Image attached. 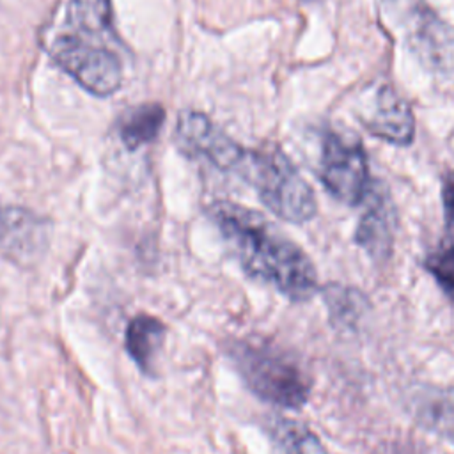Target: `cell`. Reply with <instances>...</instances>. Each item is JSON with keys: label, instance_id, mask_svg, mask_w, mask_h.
Masks as SVG:
<instances>
[{"label": "cell", "instance_id": "obj_16", "mask_svg": "<svg viewBox=\"0 0 454 454\" xmlns=\"http://www.w3.org/2000/svg\"><path fill=\"white\" fill-rule=\"evenodd\" d=\"M426 270L433 275L438 286L454 296V245L443 247L429 254L424 261Z\"/></svg>", "mask_w": 454, "mask_h": 454}, {"label": "cell", "instance_id": "obj_8", "mask_svg": "<svg viewBox=\"0 0 454 454\" xmlns=\"http://www.w3.org/2000/svg\"><path fill=\"white\" fill-rule=\"evenodd\" d=\"M50 223L21 206H0V252L14 264H34L46 250Z\"/></svg>", "mask_w": 454, "mask_h": 454}, {"label": "cell", "instance_id": "obj_17", "mask_svg": "<svg viewBox=\"0 0 454 454\" xmlns=\"http://www.w3.org/2000/svg\"><path fill=\"white\" fill-rule=\"evenodd\" d=\"M442 204L445 222L454 229V170L445 174L442 179Z\"/></svg>", "mask_w": 454, "mask_h": 454}, {"label": "cell", "instance_id": "obj_7", "mask_svg": "<svg viewBox=\"0 0 454 454\" xmlns=\"http://www.w3.org/2000/svg\"><path fill=\"white\" fill-rule=\"evenodd\" d=\"M176 142L183 153L202 158L223 172H239L248 153L202 112H183L179 115Z\"/></svg>", "mask_w": 454, "mask_h": 454}, {"label": "cell", "instance_id": "obj_5", "mask_svg": "<svg viewBox=\"0 0 454 454\" xmlns=\"http://www.w3.org/2000/svg\"><path fill=\"white\" fill-rule=\"evenodd\" d=\"M50 55L64 73L94 96H112L121 87V60L101 44L66 32L53 41Z\"/></svg>", "mask_w": 454, "mask_h": 454}, {"label": "cell", "instance_id": "obj_6", "mask_svg": "<svg viewBox=\"0 0 454 454\" xmlns=\"http://www.w3.org/2000/svg\"><path fill=\"white\" fill-rule=\"evenodd\" d=\"M319 179L337 200L348 206L364 202L372 183L362 142L342 133H328L321 147Z\"/></svg>", "mask_w": 454, "mask_h": 454}, {"label": "cell", "instance_id": "obj_2", "mask_svg": "<svg viewBox=\"0 0 454 454\" xmlns=\"http://www.w3.org/2000/svg\"><path fill=\"white\" fill-rule=\"evenodd\" d=\"M227 351L238 374L259 399L284 408H300L307 403L310 380L301 365L280 348L234 340Z\"/></svg>", "mask_w": 454, "mask_h": 454}, {"label": "cell", "instance_id": "obj_11", "mask_svg": "<svg viewBox=\"0 0 454 454\" xmlns=\"http://www.w3.org/2000/svg\"><path fill=\"white\" fill-rule=\"evenodd\" d=\"M165 340V325L147 314L135 316L128 326L124 335V346L131 360L137 364V367L149 374L154 369L156 356L163 346Z\"/></svg>", "mask_w": 454, "mask_h": 454}, {"label": "cell", "instance_id": "obj_10", "mask_svg": "<svg viewBox=\"0 0 454 454\" xmlns=\"http://www.w3.org/2000/svg\"><path fill=\"white\" fill-rule=\"evenodd\" d=\"M365 200L369 206L358 223L355 238L356 243L367 250V254H371L374 259H383L392 248L395 225L394 207L380 183L372 184Z\"/></svg>", "mask_w": 454, "mask_h": 454}, {"label": "cell", "instance_id": "obj_9", "mask_svg": "<svg viewBox=\"0 0 454 454\" xmlns=\"http://www.w3.org/2000/svg\"><path fill=\"white\" fill-rule=\"evenodd\" d=\"M360 122L376 138L408 145L415 135V117L410 103L388 83L378 85L364 105Z\"/></svg>", "mask_w": 454, "mask_h": 454}, {"label": "cell", "instance_id": "obj_12", "mask_svg": "<svg viewBox=\"0 0 454 454\" xmlns=\"http://www.w3.org/2000/svg\"><path fill=\"white\" fill-rule=\"evenodd\" d=\"M165 122V108L160 103H144L122 117L119 135L128 149H138L153 142Z\"/></svg>", "mask_w": 454, "mask_h": 454}, {"label": "cell", "instance_id": "obj_15", "mask_svg": "<svg viewBox=\"0 0 454 454\" xmlns=\"http://www.w3.org/2000/svg\"><path fill=\"white\" fill-rule=\"evenodd\" d=\"M415 403L419 408V417L426 426L440 431H454V395L424 390L420 399Z\"/></svg>", "mask_w": 454, "mask_h": 454}, {"label": "cell", "instance_id": "obj_14", "mask_svg": "<svg viewBox=\"0 0 454 454\" xmlns=\"http://www.w3.org/2000/svg\"><path fill=\"white\" fill-rule=\"evenodd\" d=\"M270 434L275 454H326L317 438L301 424L277 420Z\"/></svg>", "mask_w": 454, "mask_h": 454}, {"label": "cell", "instance_id": "obj_1", "mask_svg": "<svg viewBox=\"0 0 454 454\" xmlns=\"http://www.w3.org/2000/svg\"><path fill=\"white\" fill-rule=\"evenodd\" d=\"M207 215L248 277L294 301L314 294L317 275L312 261L266 216L229 200L213 202Z\"/></svg>", "mask_w": 454, "mask_h": 454}, {"label": "cell", "instance_id": "obj_4", "mask_svg": "<svg viewBox=\"0 0 454 454\" xmlns=\"http://www.w3.org/2000/svg\"><path fill=\"white\" fill-rule=\"evenodd\" d=\"M381 5L424 69L454 73V27L434 12L427 0H381Z\"/></svg>", "mask_w": 454, "mask_h": 454}, {"label": "cell", "instance_id": "obj_13", "mask_svg": "<svg viewBox=\"0 0 454 454\" xmlns=\"http://www.w3.org/2000/svg\"><path fill=\"white\" fill-rule=\"evenodd\" d=\"M66 25L74 35L99 37L112 32L110 0H69Z\"/></svg>", "mask_w": 454, "mask_h": 454}, {"label": "cell", "instance_id": "obj_3", "mask_svg": "<svg viewBox=\"0 0 454 454\" xmlns=\"http://www.w3.org/2000/svg\"><path fill=\"white\" fill-rule=\"evenodd\" d=\"M238 174L255 188L261 202L286 222L303 223L317 211L310 184L280 149L248 151Z\"/></svg>", "mask_w": 454, "mask_h": 454}]
</instances>
